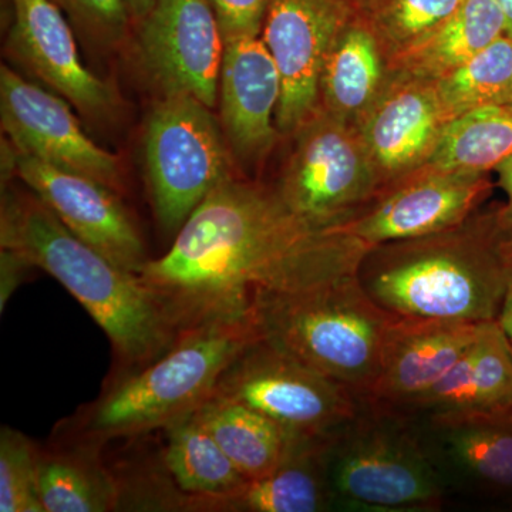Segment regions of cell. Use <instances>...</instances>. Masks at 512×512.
<instances>
[{"label":"cell","mask_w":512,"mask_h":512,"mask_svg":"<svg viewBox=\"0 0 512 512\" xmlns=\"http://www.w3.org/2000/svg\"><path fill=\"white\" fill-rule=\"evenodd\" d=\"M366 244L342 229L313 228L271 185L237 175L218 185L138 278L178 333L255 319L265 292L295 291L356 274Z\"/></svg>","instance_id":"1"},{"label":"cell","mask_w":512,"mask_h":512,"mask_svg":"<svg viewBox=\"0 0 512 512\" xmlns=\"http://www.w3.org/2000/svg\"><path fill=\"white\" fill-rule=\"evenodd\" d=\"M356 276L393 315L497 320L512 285L511 215L505 204H493L443 231L376 245Z\"/></svg>","instance_id":"2"},{"label":"cell","mask_w":512,"mask_h":512,"mask_svg":"<svg viewBox=\"0 0 512 512\" xmlns=\"http://www.w3.org/2000/svg\"><path fill=\"white\" fill-rule=\"evenodd\" d=\"M0 248L53 276L86 309L110 339L117 363L111 375L140 369L173 348L178 332L138 275L76 237L16 180L2 185Z\"/></svg>","instance_id":"3"},{"label":"cell","mask_w":512,"mask_h":512,"mask_svg":"<svg viewBox=\"0 0 512 512\" xmlns=\"http://www.w3.org/2000/svg\"><path fill=\"white\" fill-rule=\"evenodd\" d=\"M258 339L255 319L184 330L163 356L111 375L100 396L56 424L50 439L104 450L114 440L163 431L207 403L225 369Z\"/></svg>","instance_id":"4"},{"label":"cell","mask_w":512,"mask_h":512,"mask_svg":"<svg viewBox=\"0 0 512 512\" xmlns=\"http://www.w3.org/2000/svg\"><path fill=\"white\" fill-rule=\"evenodd\" d=\"M261 338L359 399L379 376L387 332L397 315L377 305L356 274L255 299Z\"/></svg>","instance_id":"5"},{"label":"cell","mask_w":512,"mask_h":512,"mask_svg":"<svg viewBox=\"0 0 512 512\" xmlns=\"http://www.w3.org/2000/svg\"><path fill=\"white\" fill-rule=\"evenodd\" d=\"M323 456L335 505L346 510L433 511L450 494L409 420L365 400L326 437Z\"/></svg>","instance_id":"6"},{"label":"cell","mask_w":512,"mask_h":512,"mask_svg":"<svg viewBox=\"0 0 512 512\" xmlns=\"http://www.w3.org/2000/svg\"><path fill=\"white\" fill-rule=\"evenodd\" d=\"M151 205L165 234H177L238 167L211 107L188 94L158 97L143 136Z\"/></svg>","instance_id":"7"},{"label":"cell","mask_w":512,"mask_h":512,"mask_svg":"<svg viewBox=\"0 0 512 512\" xmlns=\"http://www.w3.org/2000/svg\"><path fill=\"white\" fill-rule=\"evenodd\" d=\"M291 138L271 187L306 224L338 231L379 197L382 184L356 127L318 107Z\"/></svg>","instance_id":"8"},{"label":"cell","mask_w":512,"mask_h":512,"mask_svg":"<svg viewBox=\"0 0 512 512\" xmlns=\"http://www.w3.org/2000/svg\"><path fill=\"white\" fill-rule=\"evenodd\" d=\"M212 397L265 414L292 439H325L360 409L359 397L348 387L262 338L242 350L225 369Z\"/></svg>","instance_id":"9"},{"label":"cell","mask_w":512,"mask_h":512,"mask_svg":"<svg viewBox=\"0 0 512 512\" xmlns=\"http://www.w3.org/2000/svg\"><path fill=\"white\" fill-rule=\"evenodd\" d=\"M131 40L160 97L188 94L217 106L225 40L208 0H156Z\"/></svg>","instance_id":"10"},{"label":"cell","mask_w":512,"mask_h":512,"mask_svg":"<svg viewBox=\"0 0 512 512\" xmlns=\"http://www.w3.org/2000/svg\"><path fill=\"white\" fill-rule=\"evenodd\" d=\"M72 107L59 94L30 82L8 64L0 67L2 128L13 146L123 195L126 180L121 158L84 133Z\"/></svg>","instance_id":"11"},{"label":"cell","mask_w":512,"mask_h":512,"mask_svg":"<svg viewBox=\"0 0 512 512\" xmlns=\"http://www.w3.org/2000/svg\"><path fill=\"white\" fill-rule=\"evenodd\" d=\"M5 52L25 72L93 123L119 119L123 100L113 84L87 69L69 20L52 0H10Z\"/></svg>","instance_id":"12"},{"label":"cell","mask_w":512,"mask_h":512,"mask_svg":"<svg viewBox=\"0 0 512 512\" xmlns=\"http://www.w3.org/2000/svg\"><path fill=\"white\" fill-rule=\"evenodd\" d=\"M356 13L352 0H269L261 37L281 74L276 127L282 137L318 110L326 57Z\"/></svg>","instance_id":"13"},{"label":"cell","mask_w":512,"mask_h":512,"mask_svg":"<svg viewBox=\"0 0 512 512\" xmlns=\"http://www.w3.org/2000/svg\"><path fill=\"white\" fill-rule=\"evenodd\" d=\"M15 174L76 237L113 264L138 275L150 261L140 228L119 192L16 147Z\"/></svg>","instance_id":"14"},{"label":"cell","mask_w":512,"mask_h":512,"mask_svg":"<svg viewBox=\"0 0 512 512\" xmlns=\"http://www.w3.org/2000/svg\"><path fill=\"white\" fill-rule=\"evenodd\" d=\"M404 419L448 493L512 500V406Z\"/></svg>","instance_id":"15"},{"label":"cell","mask_w":512,"mask_h":512,"mask_svg":"<svg viewBox=\"0 0 512 512\" xmlns=\"http://www.w3.org/2000/svg\"><path fill=\"white\" fill-rule=\"evenodd\" d=\"M491 188L488 173L417 171L380 192L342 231L369 248L424 237L466 220L483 207Z\"/></svg>","instance_id":"16"},{"label":"cell","mask_w":512,"mask_h":512,"mask_svg":"<svg viewBox=\"0 0 512 512\" xmlns=\"http://www.w3.org/2000/svg\"><path fill=\"white\" fill-rule=\"evenodd\" d=\"M281 96V74L261 36L225 42L218 83L220 121L244 175L258 171L282 137L276 127Z\"/></svg>","instance_id":"17"},{"label":"cell","mask_w":512,"mask_h":512,"mask_svg":"<svg viewBox=\"0 0 512 512\" xmlns=\"http://www.w3.org/2000/svg\"><path fill=\"white\" fill-rule=\"evenodd\" d=\"M448 120L436 83L392 72L386 89L357 127L382 191L426 165Z\"/></svg>","instance_id":"18"},{"label":"cell","mask_w":512,"mask_h":512,"mask_svg":"<svg viewBox=\"0 0 512 512\" xmlns=\"http://www.w3.org/2000/svg\"><path fill=\"white\" fill-rule=\"evenodd\" d=\"M483 323L397 316L387 332L379 376L360 400L390 410L409 403L466 355Z\"/></svg>","instance_id":"19"},{"label":"cell","mask_w":512,"mask_h":512,"mask_svg":"<svg viewBox=\"0 0 512 512\" xmlns=\"http://www.w3.org/2000/svg\"><path fill=\"white\" fill-rule=\"evenodd\" d=\"M325 439H295L284 463L221 497L190 500L184 512H320L336 507L326 473Z\"/></svg>","instance_id":"20"},{"label":"cell","mask_w":512,"mask_h":512,"mask_svg":"<svg viewBox=\"0 0 512 512\" xmlns=\"http://www.w3.org/2000/svg\"><path fill=\"white\" fill-rule=\"evenodd\" d=\"M389 60L359 12L343 26L320 77L319 109L359 127L389 83Z\"/></svg>","instance_id":"21"},{"label":"cell","mask_w":512,"mask_h":512,"mask_svg":"<svg viewBox=\"0 0 512 512\" xmlns=\"http://www.w3.org/2000/svg\"><path fill=\"white\" fill-rule=\"evenodd\" d=\"M103 451L52 439L37 444V491L45 512L121 510L119 481Z\"/></svg>","instance_id":"22"},{"label":"cell","mask_w":512,"mask_h":512,"mask_svg":"<svg viewBox=\"0 0 512 512\" xmlns=\"http://www.w3.org/2000/svg\"><path fill=\"white\" fill-rule=\"evenodd\" d=\"M436 413L512 406V346L497 320L484 322L470 350L424 393Z\"/></svg>","instance_id":"23"},{"label":"cell","mask_w":512,"mask_h":512,"mask_svg":"<svg viewBox=\"0 0 512 512\" xmlns=\"http://www.w3.org/2000/svg\"><path fill=\"white\" fill-rule=\"evenodd\" d=\"M504 35L497 0H463L440 25L390 60V72L436 82Z\"/></svg>","instance_id":"24"},{"label":"cell","mask_w":512,"mask_h":512,"mask_svg":"<svg viewBox=\"0 0 512 512\" xmlns=\"http://www.w3.org/2000/svg\"><path fill=\"white\" fill-rule=\"evenodd\" d=\"M194 416L247 480L275 471L295 440L265 414L221 397H211Z\"/></svg>","instance_id":"25"},{"label":"cell","mask_w":512,"mask_h":512,"mask_svg":"<svg viewBox=\"0 0 512 512\" xmlns=\"http://www.w3.org/2000/svg\"><path fill=\"white\" fill-rule=\"evenodd\" d=\"M160 461L177 490L190 500L221 497L238 490L247 478L194 414L163 430Z\"/></svg>","instance_id":"26"},{"label":"cell","mask_w":512,"mask_h":512,"mask_svg":"<svg viewBox=\"0 0 512 512\" xmlns=\"http://www.w3.org/2000/svg\"><path fill=\"white\" fill-rule=\"evenodd\" d=\"M511 156L512 106L495 104L448 120L421 170L488 173Z\"/></svg>","instance_id":"27"},{"label":"cell","mask_w":512,"mask_h":512,"mask_svg":"<svg viewBox=\"0 0 512 512\" xmlns=\"http://www.w3.org/2000/svg\"><path fill=\"white\" fill-rule=\"evenodd\" d=\"M434 83L450 120L480 107L510 103L511 37L501 36Z\"/></svg>","instance_id":"28"},{"label":"cell","mask_w":512,"mask_h":512,"mask_svg":"<svg viewBox=\"0 0 512 512\" xmlns=\"http://www.w3.org/2000/svg\"><path fill=\"white\" fill-rule=\"evenodd\" d=\"M463 0H369L357 10L379 39L387 60L440 25Z\"/></svg>","instance_id":"29"},{"label":"cell","mask_w":512,"mask_h":512,"mask_svg":"<svg viewBox=\"0 0 512 512\" xmlns=\"http://www.w3.org/2000/svg\"><path fill=\"white\" fill-rule=\"evenodd\" d=\"M37 443L22 431L0 430V512H45L37 491Z\"/></svg>","instance_id":"30"},{"label":"cell","mask_w":512,"mask_h":512,"mask_svg":"<svg viewBox=\"0 0 512 512\" xmlns=\"http://www.w3.org/2000/svg\"><path fill=\"white\" fill-rule=\"evenodd\" d=\"M69 20L74 33L97 52L111 53L127 46L134 23L126 0H52Z\"/></svg>","instance_id":"31"},{"label":"cell","mask_w":512,"mask_h":512,"mask_svg":"<svg viewBox=\"0 0 512 512\" xmlns=\"http://www.w3.org/2000/svg\"><path fill=\"white\" fill-rule=\"evenodd\" d=\"M225 42L261 36L269 0H208Z\"/></svg>","instance_id":"32"},{"label":"cell","mask_w":512,"mask_h":512,"mask_svg":"<svg viewBox=\"0 0 512 512\" xmlns=\"http://www.w3.org/2000/svg\"><path fill=\"white\" fill-rule=\"evenodd\" d=\"M32 269L22 256L0 248V311H5L13 293L18 291Z\"/></svg>","instance_id":"33"},{"label":"cell","mask_w":512,"mask_h":512,"mask_svg":"<svg viewBox=\"0 0 512 512\" xmlns=\"http://www.w3.org/2000/svg\"><path fill=\"white\" fill-rule=\"evenodd\" d=\"M494 170L497 171L498 178H500L501 188L507 194L508 202L505 207H507L508 214L512 218V156L501 161Z\"/></svg>","instance_id":"34"},{"label":"cell","mask_w":512,"mask_h":512,"mask_svg":"<svg viewBox=\"0 0 512 512\" xmlns=\"http://www.w3.org/2000/svg\"><path fill=\"white\" fill-rule=\"evenodd\" d=\"M497 322L500 323L501 329L512 345V285L505 295L503 308H501Z\"/></svg>","instance_id":"35"},{"label":"cell","mask_w":512,"mask_h":512,"mask_svg":"<svg viewBox=\"0 0 512 512\" xmlns=\"http://www.w3.org/2000/svg\"><path fill=\"white\" fill-rule=\"evenodd\" d=\"M128 10H130L131 19L134 26L147 15L148 10L153 8L156 0H126Z\"/></svg>","instance_id":"36"},{"label":"cell","mask_w":512,"mask_h":512,"mask_svg":"<svg viewBox=\"0 0 512 512\" xmlns=\"http://www.w3.org/2000/svg\"><path fill=\"white\" fill-rule=\"evenodd\" d=\"M505 19V35L512 39V0H497Z\"/></svg>","instance_id":"37"},{"label":"cell","mask_w":512,"mask_h":512,"mask_svg":"<svg viewBox=\"0 0 512 512\" xmlns=\"http://www.w3.org/2000/svg\"><path fill=\"white\" fill-rule=\"evenodd\" d=\"M367 2H369V0H352V3H353V5L356 6L357 10L362 9L363 6H365Z\"/></svg>","instance_id":"38"},{"label":"cell","mask_w":512,"mask_h":512,"mask_svg":"<svg viewBox=\"0 0 512 512\" xmlns=\"http://www.w3.org/2000/svg\"><path fill=\"white\" fill-rule=\"evenodd\" d=\"M508 104H510V106H512V86H511V96H510V103H508Z\"/></svg>","instance_id":"39"},{"label":"cell","mask_w":512,"mask_h":512,"mask_svg":"<svg viewBox=\"0 0 512 512\" xmlns=\"http://www.w3.org/2000/svg\"><path fill=\"white\" fill-rule=\"evenodd\" d=\"M512 346V345H511Z\"/></svg>","instance_id":"40"}]
</instances>
